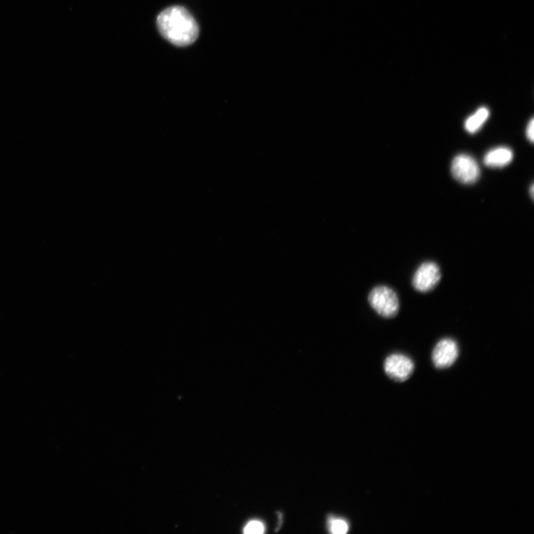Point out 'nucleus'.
Listing matches in <instances>:
<instances>
[{"label": "nucleus", "instance_id": "nucleus-3", "mask_svg": "<svg viewBox=\"0 0 534 534\" xmlns=\"http://www.w3.org/2000/svg\"><path fill=\"white\" fill-rule=\"evenodd\" d=\"M442 278L439 265L432 261L423 263L415 272L412 285L418 292L425 293L435 289Z\"/></svg>", "mask_w": 534, "mask_h": 534}, {"label": "nucleus", "instance_id": "nucleus-4", "mask_svg": "<svg viewBox=\"0 0 534 534\" xmlns=\"http://www.w3.org/2000/svg\"><path fill=\"white\" fill-rule=\"evenodd\" d=\"M459 352V346L454 339H442L433 348L432 363L438 369H449L457 361Z\"/></svg>", "mask_w": 534, "mask_h": 534}, {"label": "nucleus", "instance_id": "nucleus-7", "mask_svg": "<svg viewBox=\"0 0 534 534\" xmlns=\"http://www.w3.org/2000/svg\"><path fill=\"white\" fill-rule=\"evenodd\" d=\"M513 158V154L510 148L499 147L491 150L484 158V163L490 167H503L508 165Z\"/></svg>", "mask_w": 534, "mask_h": 534}, {"label": "nucleus", "instance_id": "nucleus-12", "mask_svg": "<svg viewBox=\"0 0 534 534\" xmlns=\"http://www.w3.org/2000/svg\"><path fill=\"white\" fill-rule=\"evenodd\" d=\"M530 195H531V197H533V185L531 186V187H530Z\"/></svg>", "mask_w": 534, "mask_h": 534}, {"label": "nucleus", "instance_id": "nucleus-5", "mask_svg": "<svg viewBox=\"0 0 534 534\" xmlns=\"http://www.w3.org/2000/svg\"><path fill=\"white\" fill-rule=\"evenodd\" d=\"M415 365L413 360L406 355L394 354L390 355L383 364L386 374L396 381H405L413 374Z\"/></svg>", "mask_w": 534, "mask_h": 534}, {"label": "nucleus", "instance_id": "nucleus-9", "mask_svg": "<svg viewBox=\"0 0 534 534\" xmlns=\"http://www.w3.org/2000/svg\"><path fill=\"white\" fill-rule=\"evenodd\" d=\"M328 525L329 531L334 534H344L349 529L347 523L342 519L331 518Z\"/></svg>", "mask_w": 534, "mask_h": 534}, {"label": "nucleus", "instance_id": "nucleus-10", "mask_svg": "<svg viewBox=\"0 0 534 534\" xmlns=\"http://www.w3.org/2000/svg\"><path fill=\"white\" fill-rule=\"evenodd\" d=\"M265 530L263 524L258 521H250L244 528L246 534H261Z\"/></svg>", "mask_w": 534, "mask_h": 534}, {"label": "nucleus", "instance_id": "nucleus-2", "mask_svg": "<svg viewBox=\"0 0 534 534\" xmlns=\"http://www.w3.org/2000/svg\"><path fill=\"white\" fill-rule=\"evenodd\" d=\"M369 300L371 307L383 318L392 319L398 313V297L389 287H376L370 293Z\"/></svg>", "mask_w": 534, "mask_h": 534}, {"label": "nucleus", "instance_id": "nucleus-1", "mask_svg": "<svg viewBox=\"0 0 534 534\" xmlns=\"http://www.w3.org/2000/svg\"><path fill=\"white\" fill-rule=\"evenodd\" d=\"M157 26L161 36L177 46H187L198 38L199 28L193 16L182 6H172L158 16Z\"/></svg>", "mask_w": 534, "mask_h": 534}, {"label": "nucleus", "instance_id": "nucleus-8", "mask_svg": "<svg viewBox=\"0 0 534 534\" xmlns=\"http://www.w3.org/2000/svg\"><path fill=\"white\" fill-rule=\"evenodd\" d=\"M489 114L490 112L487 108H480L466 120L464 123L465 129L469 133H476L488 120Z\"/></svg>", "mask_w": 534, "mask_h": 534}, {"label": "nucleus", "instance_id": "nucleus-11", "mask_svg": "<svg viewBox=\"0 0 534 534\" xmlns=\"http://www.w3.org/2000/svg\"><path fill=\"white\" fill-rule=\"evenodd\" d=\"M526 135H527L528 140L531 143H533L534 140V120L533 119H532L528 123L527 130H526Z\"/></svg>", "mask_w": 534, "mask_h": 534}, {"label": "nucleus", "instance_id": "nucleus-6", "mask_svg": "<svg viewBox=\"0 0 534 534\" xmlns=\"http://www.w3.org/2000/svg\"><path fill=\"white\" fill-rule=\"evenodd\" d=\"M453 176L464 185H472L480 175V170L476 161L471 156L460 155L457 156L452 165Z\"/></svg>", "mask_w": 534, "mask_h": 534}]
</instances>
